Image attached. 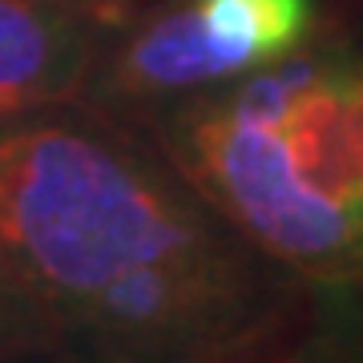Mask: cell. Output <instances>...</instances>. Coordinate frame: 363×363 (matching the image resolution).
Listing matches in <instances>:
<instances>
[{
	"instance_id": "1",
	"label": "cell",
	"mask_w": 363,
	"mask_h": 363,
	"mask_svg": "<svg viewBox=\"0 0 363 363\" xmlns=\"http://www.w3.org/2000/svg\"><path fill=\"white\" fill-rule=\"evenodd\" d=\"M0 262L49 363H255L315 315V291L85 97L0 125Z\"/></svg>"
},
{
	"instance_id": "2",
	"label": "cell",
	"mask_w": 363,
	"mask_h": 363,
	"mask_svg": "<svg viewBox=\"0 0 363 363\" xmlns=\"http://www.w3.org/2000/svg\"><path fill=\"white\" fill-rule=\"evenodd\" d=\"M138 130L234 234L307 291L363 286V45L335 25Z\"/></svg>"
},
{
	"instance_id": "3",
	"label": "cell",
	"mask_w": 363,
	"mask_h": 363,
	"mask_svg": "<svg viewBox=\"0 0 363 363\" xmlns=\"http://www.w3.org/2000/svg\"><path fill=\"white\" fill-rule=\"evenodd\" d=\"M247 69L206 33L194 0H138L101 28L81 97L142 125L166 105Z\"/></svg>"
},
{
	"instance_id": "4",
	"label": "cell",
	"mask_w": 363,
	"mask_h": 363,
	"mask_svg": "<svg viewBox=\"0 0 363 363\" xmlns=\"http://www.w3.org/2000/svg\"><path fill=\"white\" fill-rule=\"evenodd\" d=\"M101 28L73 0H0V125L81 97Z\"/></svg>"
},
{
	"instance_id": "5",
	"label": "cell",
	"mask_w": 363,
	"mask_h": 363,
	"mask_svg": "<svg viewBox=\"0 0 363 363\" xmlns=\"http://www.w3.org/2000/svg\"><path fill=\"white\" fill-rule=\"evenodd\" d=\"M214 40L242 69L271 65L315 33V0H194Z\"/></svg>"
},
{
	"instance_id": "6",
	"label": "cell",
	"mask_w": 363,
	"mask_h": 363,
	"mask_svg": "<svg viewBox=\"0 0 363 363\" xmlns=\"http://www.w3.org/2000/svg\"><path fill=\"white\" fill-rule=\"evenodd\" d=\"M0 363H49L45 339L28 315L25 298L16 295L4 262H0Z\"/></svg>"
},
{
	"instance_id": "7",
	"label": "cell",
	"mask_w": 363,
	"mask_h": 363,
	"mask_svg": "<svg viewBox=\"0 0 363 363\" xmlns=\"http://www.w3.org/2000/svg\"><path fill=\"white\" fill-rule=\"evenodd\" d=\"M335 295H351V298H359V303H351V307H339L335 298H327V295H323L327 303H331V307H339L335 319H339V323H343V327L351 331V335H355V339L363 343V286H355V291H335Z\"/></svg>"
},
{
	"instance_id": "8",
	"label": "cell",
	"mask_w": 363,
	"mask_h": 363,
	"mask_svg": "<svg viewBox=\"0 0 363 363\" xmlns=\"http://www.w3.org/2000/svg\"><path fill=\"white\" fill-rule=\"evenodd\" d=\"M73 4H85V9H93V13L101 16L105 25H109V21H117L121 13H130L138 0H73Z\"/></svg>"
}]
</instances>
